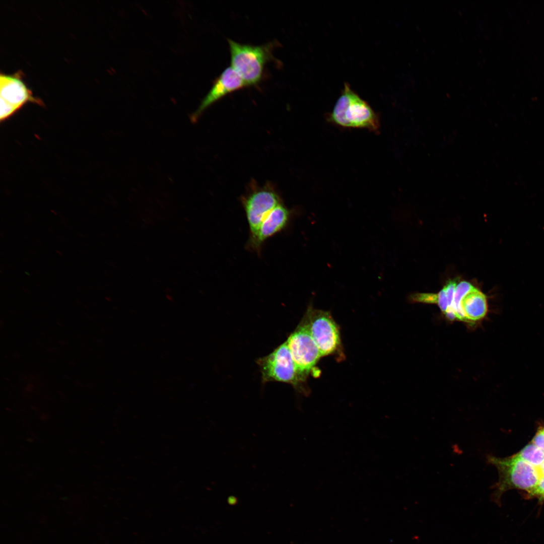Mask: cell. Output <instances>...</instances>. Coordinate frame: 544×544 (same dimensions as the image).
Returning a JSON list of instances; mask_svg holds the SVG:
<instances>
[{
  "instance_id": "obj_1",
  "label": "cell",
  "mask_w": 544,
  "mask_h": 544,
  "mask_svg": "<svg viewBox=\"0 0 544 544\" xmlns=\"http://www.w3.org/2000/svg\"><path fill=\"white\" fill-rule=\"evenodd\" d=\"M329 119L345 127L364 128L378 132L380 121L370 106L346 83Z\"/></svg>"
},
{
  "instance_id": "obj_8",
  "label": "cell",
  "mask_w": 544,
  "mask_h": 544,
  "mask_svg": "<svg viewBox=\"0 0 544 544\" xmlns=\"http://www.w3.org/2000/svg\"><path fill=\"white\" fill-rule=\"evenodd\" d=\"M282 200L273 189L264 187L255 189L242 200L250 230V237H253L260 225L271 211Z\"/></svg>"
},
{
  "instance_id": "obj_3",
  "label": "cell",
  "mask_w": 544,
  "mask_h": 544,
  "mask_svg": "<svg viewBox=\"0 0 544 544\" xmlns=\"http://www.w3.org/2000/svg\"><path fill=\"white\" fill-rule=\"evenodd\" d=\"M487 460L497 468L499 473V480L492 495V499L496 502L499 501L503 492L509 489L516 488L529 492L540 479L536 467L517 454L506 458L489 456Z\"/></svg>"
},
{
  "instance_id": "obj_14",
  "label": "cell",
  "mask_w": 544,
  "mask_h": 544,
  "mask_svg": "<svg viewBox=\"0 0 544 544\" xmlns=\"http://www.w3.org/2000/svg\"><path fill=\"white\" fill-rule=\"evenodd\" d=\"M457 284V283L456 281V280L450 279L446 283V284L443 287L446 292L447 302V309L443 315L447 319L449 317L451 313L454 291Z\"/></svg>"
},
{
  "instance_id": "obj_9",
  "label": "cell",
  "mask_w": 544,
  "mask_h": 544,
  "mask_svg": "<svg viewBox=\"0 0 544 544\" xmlns=\"http://www.w3.org/2000/svg\"><path fill=\"white\" fill-rule=\"evenodd\" d=\"M247 87L246 84L231 66L225 68L215 80L212 87L202 99L197 109L190 115L192 122H196L211 105L226 95Z\"/></svg>"
},
{
  "instance_id": "obj_2",
  "label": "cell",
  "mask_w": 544,
  "mask_h": 544,
  "mask_svg": "<svg viewBox=\"0 0 544 544\" xmlns=\"http://www.w3.org/2000/svg\"><path fill=\"white\" fill-rule=\"evenodd\" d=\"M231 66L247 86L258 85L262 80L266 63L272 58L273 43L254 45L228 39Z\"/></svg>"
},
{
  "instance_id": "obj_16",
  "label": "cell",
  "mask_w": 544,
  "mask_h": 544,
  "mask_svg": "<svg viewBox=\"0 0 544 544\" xmlns=\"http://www.w3.org/2000/svg\"><path fill=\"white\" fill-rule=\"evenodd\" d=\"M532 443L544 451V428L536 434Z\"/></svg>"
},
{
  "instance_id": "obj_12",
  "label": "cell",
  "mask_w": 544,
  "mask_h": 544,
  "mask_svg": "<svg viewBox=\"0 0 544 544\" xmlns=\"http://www.w3.org/2000/svg\"><path fill=\"white\" fill-rule=\"evenodd\" d=\"M474 287V286L467 281H461L457 284L454 291L451 311L448 318V320L464 323L461 308V302L464 296Z\"/></svg>"
},
{
  "instance_id": "obj_4",
  "label": "cell",
  "mask_w": 544,
  "mask_h": 544,
  "mask_svg": "<svg viewBox=\"0 0 544 544\" xmlns=\"http://www.w3.org/2000/svg\"><path fill=\"white\" fill-rule=\"evenodd\" d=\"M257 363L263 383L278 381L289 383L298 392L308 394L301 385L306 379L298 370L286 342L269 355L258 359Z\"/></svg>"
},
{
  "instance_id": "obj_13",
  "label": "cell",
  "mask_w": 544,
  "mask_h": 544,
  "mask_svg": "<svg viewBox=\"0 0 544 544\" xmlns=\"http://www.w3.org/2000/svg\"><path fill=\"white\" fill-rule=\"evenodd\" d=\"M517 455L536 468L544 462V451L533 443L526 445Z\"/></svg>"
},
{
  "instance_id": "obj_11",
  "label": "cell",
  "mask_w": 544,
  "mask_h": 544,
  "mask_svg": "<svg viewBox=\"0 0 544 544\" xmlns=\"http://www.w3.org/2000/svg\"><path fill=\"white\" fill-rule=\"evenodd\" d=\"M461 308L464 323L472 325L480 322L488 312L487 296L474 287L462 299Z\"/></svg>"
},
{
  "instance_id": "obj_5",
  "label": "cell",
  "mask_w": 544,
  "mask_h": 544,
  "mask_svg": "<svg viewBox=\"0 0 544 544\" xmlns=\"http://www.w3.org/2000/svg\"><path fill=\"white\" fill-rule=\"evenodd\" d=\"M321 357L334 355L342 348L338 326L328 311L310 305L303 319Z\"/></svg>"
},
{
  "instance_id": "obj_10",
  "label": "cell",
  "mask_w": 544,
  "mask_h": 544,
  "mask_svg": "<svg viewBox=\"0 0 544 544\" xmlns=\"http://www.w3.org/2000/svg\"><path fill=\"white\" fill-rule=\"evenodd\" d=\"M290 212L283 202L275 208L264 219L256 234L249 237L248 246L259 252L262 244L268 238L284 229L288 225Z\"/></svg>"
},
{
  "instance_id": "obj_6",
  "label": "cell",
  "mask_w": 544,
  "mask_h": 544,
  "mask_svg": "<svg viewBox=\"0 0 544 544\" xmlns=\"http://www.w3.org/2000/svg\"><path fill=\"white\" fill-rule=\"evenodd\" d=\"M0 97L1 122L9 119L28 102L44 105L42 100L33 95L20 72L13 75L1 73Z\"/></svg>"
},
{
  "instance_id": "obj_7",
  "label": "cell",
  "mask_w": 544,
  "mask_h": 544,
  "mask_svg": "<svg viewBox=\"0 0 544 544\" xmlns=\"http://www.w3.org/2000/svg\"><path fill=\"white\" fill-rule=\"evenodd\" d=\"M286 342L298 370L306 379L321 356L303 319Z\"/></svg>"
},
{
  "instance_id": "obj_18",
  "label": "cell",
  "mask_w": 544,
  "mask_h": 544,
  "mask_svg": "<svg viewBox=\"0 0 544 544\" xmlns=\"http://www.w3.org/2000/svg\"><path fill=\"white\" fill-rule=\"evenodd\" d=\"M236 501V499H235V498L234 497H230L229 498L228 502H229V504H234L235 503Z\"/></svg>"
},
{
  "instance_id": "obj_17",
  "label": "cell",
  "mask_w": 544,
  "mask_h": 544,
  "mask_svg": "<svg viewBox=\"0 0 544 544\" xmlns=\"http://www.w3.org/2000/svg\"><path fill=\"white\" fill-rule=\"evenodd\" d=\"M540 478H544V462L539 466L536 468Z\"/></svg>"
},
{
  "instance_id": "obj_15",
  "label": "cell",
  "mask_w": 544,
  "mask_h": 544,
  "mask_svg": "<svg viewBox=\"0 0 544 544\" xmlns=\"http://www.w3.org/2000/svg\"><path fill=\"white\" fill-rule=\"evenodd\" d=\"M528 493L531 496L544 499V478H540L536 485Z\"/></svg>"
}]
</instances>
